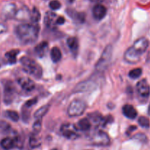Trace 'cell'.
<instances>
[{"label": "cell", "instance_id": "27", "mask_svg": "<svg viewBox=\"0 0 150 150\" xmlns=\"http://www.w3.org/2000/svg\"><path fill=\"white\" fill-rule=\"evenodd\" d=\"M36 135L38 134H32V136H30V139H29V145L32 148H37L38 146H40L41 142L39 139L37 138Z\"/></svg>", "mask_w": 150, "mask_h": 150}, {"label": "cell", "instance_id": "11", "mask_svg": "<svg viewBox=\"0 0 150 150\" xmlns=\"http://www.w3.org/2000/svg\"><path fill=\"white\" fill-rule=\"evenodd\" d=\"M124 59L129 64H136L141 59V55L138 54L133 47H130L124 54Z\"/></svg>", "mask_w": 150, "mask_h": 150}, {"label": "cell", "instance_id": "32", "mask_svg": "<svg viewBox=\"0 0 150 150\" xmlns=\"http://www.w3.org/2000/svg\"><path fill=\"white\" fill-rule=\"evenodd\" d=\"M133 139H135L136 141H139V142L143 144L147 143L148 142L147 136L145 134H144V133H137V134L133 136Z\"/></svg>", "mask_w": 150, "mask_h": 150}, {"label": "cell", "instance_id": "34", "mask_svg": "<svg viewBox=\"0 0 150 150\" xmlns=\"http://www.w3.org/2000/svg\"><path fill=\"white\" fill-rule=\"evenodd\" d=\"M41 128H42V120H36L33 124V131L35 134L39 133Z\"/></svg>", "mask_w": 150, "mask_h": 150}, {"label": "cell", "instance_id": "22", "mask_svg": "<svg viewBox=\"0 0 150 150\" xmlns=\"http://www.w3.org/2000/svg\"><path fill=\"white\" fill-rule=\"evenodd\" d=\"M69 16L73 18V20L76 22H79L80 23H84L86 20V15L83 13H78V12L74 11V10H70V12L67 11Z\"/></svg>", "mask_w": 150, "mask_h": 150}, {"label": "cell", "instance_id": "25", "mask_svg": "<svg viewBox=\"0 0 150 150\" xmlns=\"http://www.w3.org/2000/svg\"><path fill=\"white\" fill-rule=\"evenodd\" d=\"M79 128H80L82 131H87V130H90L91 123L87 118H83L81 119V120H79Z\"/></svg>", "mask_w": 150, "mask_h": 150}, {"label": "cell", "instance_id": "13", "mask_svg": "<svg viewBox=\"0 0 150 150\" xmlns=\"http://www.w3.org/2000/svg\"><path fill=\"white\" fill-rule=\"evenodd\" d=\"M18 83L25 92H30L35 88V83L32 79L28 77H22L18 80Z\"/></svg>", "mask_w": 150, "mask_h": 150}, {"label": "cell", "instance_id": "42", "mask_svg": "<svg viewBox=\"0 0 150 150\" xmlns=\"http://www.w3.org/2000/svg\"><path fill=\"white\" fill-rule=\"evenodd\" d=\"M90 1H92V2L97 3V4H100V3L102 2V1H103V0H90Z\"/></svg>", "mask_w": 150, "mask_h": 150}, {"label": "cell", "instance_id": "17", "mask_svg": "<svg viewBox=\"0 0 150 150\" xmlns=\"http://www.w3.org/2000/svg\"><path fill=\"white\" fill-rule=\"evenodd\" d=\"M67 45L72 54L76 57L79 48V42L78 38L76 37H70L67 40Z\"/></svg>", "mask_w": 150, "mask_h": 150}, {"label": "cell", "instance_id": "4", "mask_svg": "<svg viewBox=\"0 0 150 150\" xmlns=\"http://www.w3.org/2000/svg\"><path fill=\"white\" fill-rule=\"evenodd\" d=\"M86 108V104L83 100L75 99L72 101L67 108V114L70 117H79L84 113Z\"/></svg>", "mask_w": 150, "mask_h": 150}, {"label": "cell", "instance_id": "20", "mask_svg": "<svg viewBox=\"0 0 150 150\" xmlns=\"http://www.w3.org/2000/svg\"><path fill=\"white\" fill-rule=\"evenodd\" d=\"M0 145L4 150H10L16 146V142L15 138L6 137L0 142Z\"/></svg>", "mask_w": 150, "mask_h": 150}, {"label": "cell", "instance_id": "37", "mask_svg": "<svg viewBox=\"0 0 150 150\" xmlns=\"http://www.w3.org/2000/svg\"><path fill=\"white\" fill-rule=\"evenodd\" d=\"M37 103H38V98H33V99L29 100H28L27 102L25 103V104L23 106L26 107V108H31L34 105H35Z\"/></svg>", "mask_w": 150, "mask_h": 150}, {"label": "cell", "instance_id": "45", "mask_svg": "<svg viewBox=\"0 0 150 150\" xmlns=\"http://www.w3.org/2000/svg\"><path fill=\"white\" fill-rule=\"evenodd\" d=\"M75 0H69V1H70V2H73Z\"/></svg>", "mask_w": 150, "mask_h": 150}, {"label": "cell", "instance_id": "21", "mask_svg": "<svg viewBox=\"0 0 150 150\" xmlns=\"http://www.w3.org/2000/svg\"><path fill=\"white\" fill-rule=\"evenodd\" d=\"M20 51L18 49H13L8 51L5 54V58L7 62L10 64H14L17 61V56L19 54Z\"/></svg>", "mask_w": 150, "mask_h": 150}, {"label": "cell", "instance_id": "24", "mask_svg": "<svg viewBox=\"0 0 150 150\" xmlns=\"http://www.w3.org/2000/svg\"><path fill=\"white\" fill-rule=\"evenodd\" d=\"M49 108L50 105H45L43 106L40 107V108H38L36 111V112L35 113V115H34L35 120H42V117L48 113Z\"/></svg>", "mask_w": 150, "mask_h": 150}, {"label": "cell", "instance_id": "10", "mask_svg": "<svg viewBox=\"0 0 150 150\" xmlns=\"http://www.w3.org/2000/svg\"><path fill=\"white\" fill-rule=\"evenodd\" d=\"M98 86V83L93 79H89L87 81H84L79 84L74 88L73 92L76 93H79V92H88V91L92 90V89H95Z\"/></svg>", "mask_w": 150, "mask_h": 150}, {"label": "cell", "instance_id": "12", "mask_svg": "<svg viewBox=\"0 0 150 150\" xmlns=\"http://www.w3.org/2000/svg\"><path fill=\"white\" fill-rule=\"evenodd\" d=\"M148 46H149V41H148V40L146 39V38H139V39H138L137 40L133 43V45H132L133 49H134L138 54H140L141 56H142L144 53L146 52V51L148 48Z\"/></svg>", "mask_w": 150, "mask_h": 150}, {"label": "cell", "instance_id": "40", "mask_svg": "<svg viewBox=\"0 0 150 150\" xmlns=\"http://www.w3.org/2000/svg\"><path fill=\"white\" fill-rule=\"evenodd\" d=\"M64 21H65V19L63 17H62V16H59L58 19H57V25H62L64 23Z\"/></svg>", "mask_w": 150, "mask_h": 150}, {"label": "cell", "instance_id": "31", "mask_svg": "<svg viewBox=\"0 0 150 150\" xmlns=\"http://www.w3.org/2000/svg\"><path fill=\"white\" fill-rule=\"evenodd\" d=\"M29 110H30V108H28L25 106L22 108V120L24 122H27L30 119V111Z\"/></svg>", "mask_w": 150, "mask_h": 150}, {"label": "cell", "instance_id": "8", "mask_svg": "<svg viewBox=\"0 0 150 150\" xmlns=\"http://www.w3.org/2000/svg\"><path fill=\"white\" fill-rule=\"evenodd\" d=\"M136 90L141 99L147 100L150 96V86L146 79H142L136 84Z\"/></svg>", "mask_w": 150, "mask_h": 150}, {"label": "cell", "instance_id": "6", "mask_svg": "<svg viewBox=\"0 0 150 150\" xmlns=\"http://www.w3.org/2000/svg\"><path fill=\"white\" fill-rule=\"evenodd\" d=\"M62 134L66 139L69 140H75L79 137V130L76 126L70 123H65L62 125L60 128Z\"/></svg>", "mask_w": 150, "mask_h": 150}, {"label": "cell", "instance_id": "39", "mask_svg": "<svg viewBox=\"0 0 150 150\" xmlns=\"http://www.w3.org/2000/svg\"><path fill=\"white\" fill-rule=\"evenodd\" d=\"M113 118H112V116H108L105 119L103 120V126H105L108 123H111L112 122Z\"/></svg>", "mask_w": 150, "mask_h": 150}, {"label": "cell", "instance_id": "18", "mask_svg": "<svg viewBox=\"0 0 150 150\" xmlns=\"http://www.w3.org/2000/svg\"><path fill=\"white\" fill-rule=\"evenodd\" d=\"M48 48V42L46 41H42L35 46V54L40 58H42L45 57Z\"/></svg>", "mask_w": 150, "mask_h": 150}, {"label": "cell", "instance_id": "1", "mask_svg": "<svg viewBox=\"0 0 150 150\" xmlns=\"http://www.w3.org/2000/svg\"><path fill=\"white\" fill-rule=\"evenodd\" d=\"M40 32L38 23H21L16 28V34L18 39L25 44H30L36 41Z\"/></svg>", "mask_w": 150, "mask_h": 150}, {"label": "cell", "instance_id": "15", "mask_svg": "<svg viewBox=\"0 0 150 150\" xmlns=\"http://www.w3.org/2000/svg\"><path fill=\"white\" fill-rule=\"evenodd\" d=\"M107 13V9L105 6L100 4H98L95 5L92 9V15L94 18L98 21H100L105 18Z\"/></svg>", "mask_w": 150, "mask_h": 150}, {"label": "cell", "instance_id": "7", "mask_svg": "<svg viewBox=\"0 0 150 150\" xmlns=\"http://www.w3.org/2000/svg\"><path fill=\"white\" fill-rule=\"evenodd\" d=\"M16 94V89L12 81H7L4 86V103L7 105L12 103Z\"/></svg>", "mask_w": 150, "mask_h": 150}, {"label": "cell", "instance_id": "9", "mask_svg": "<svg viewBox=\"0 0 150 150\" xmlns=\"http://www.w3.org/2000/svg\"><path fill=\"white\" fill-rule=\"evenodd\" d=\"M17 10V7L14 3H8L1 9V18L4 21L13 18L16 16Z\"/></svg>", "mask_w": 150, "mask_h": 150}, {"label": "cell", "instance_id": "5", "mask_svg": "<svg viewBox=\"0 0 150 150\" xmlns=\"http://www.w3.org/2000/svg\"><path fill=\"white\" fill-rule=\"evenodd\" d=\"M90 141L92 145L97 146H107L111 144V139L108 135L103 130H99L95 133Z\"/></svg>", "mask_w": 150, "mask_h": 150}, {"label": "cell", "instance_id": "29", "mask_svg": "<svg viewBox=\"0 0 150 150\" xmlns=\"http://www.w3.org/2000/svg\"><path fill=\"white\" fill-rule=\"evenodd\" d=\"M142 68H135L130 70L128 73V76L132 79H137L142 76Z\"/></svg>", "mask_w": 150, "mask_h": 150}, {"label": "cell", "instance_id": "16", "mask_svg": "<svg viewBox=\"0 0 150 150\" xmlns=\"http://www.w3.org/2000/svg\"><path fill=\"white\" fill-rule=\"evenodd\" d=\"M31 17V12L27 7L23 6L19 8L16 12V16L14 18H16L19 21H26L28 19H30Z\"/></svg>", "mask_w": 150, "mask_h": 150}, {"label": "cell", "instance_id": "44", "mask_svg": "<svg viewBox=\"0 0 150 150\" xmlns=\"http://www.w3.org/2000/svg\"><path fill=\"white\" fill-rule=\"evenodd\" d=\"M148 114L150 116V104L149 105V108H148Z\"/></svg>", "mask_w": 150, "mask_h": 150}, {"label": "cell", "instance_id": "38", "mask_svg": "<svg viewBox=\"0 0 150 150\" xmlns=\"http://www.w3.org/2000/svg\"><path fill=\"white\" fill-rule=\"evenodd\" d=\"M7 31V26L5 23L0 22V35L5 33Z\"/></svg>", "mask_w": 150, "mask_h": 150}, {"label": "cell", "instance_id": "43", "mask_svg": "<svg viewBox=\"0 0 150 150\" xmlns=\"http://www.w3.org/2000/svg\"><path fill=\"white\" fill-rule=\"evenodd\" d=\"M3 64H4V62H3L2 59H1V57H0V68H1V66L3 65Z\"/></svg>", "mask_w": 150, "mask_h": 150}, {"label": "cell", "instance_id": "3", "mask_svg": "<svg viewBox=\"0 0 150 150\" xmlns=\"http://www.w3.org/2000/svg\"><path fill=\"white\" fill-rule=\"evenodd\" d=\"M113 54V48L111 45H108L105 47L101 55L100 58L95 64V69L99 72H103L109 65L110 62L111 60Z\"/></svg>", "mask_w": 150, "mask_h": 150}, {"label": "cell", "instance_id": "2", "mask_svg": "<svg viewBox=\"0 0 150 150\" xmlns=\"http://www.w3.org/2000/svg\"><path fill=\"white\" fill-rule=\"evenodd\" d=\"M20 62L23 67V71L26 72L27 74L31 75L37 79H40L42 78V67L33 59H31L27 57H23L20 59Z\"/></svg>", "mask_w": 150, "mask_h": 150}, {"label": "cell", "instance_id": "46", "mask_svg": "<svg viewBox=\"0 0 150 150\" xmlns=\"http://www.w3.org/2000/svg\"><path fill=\"white\" fill-rule=\"evenodd\" d=\"M52 150H58V149H53Z\"/></svg>", "mask_w": 150, "mask_h": 150}, {"label": "cell", "instance_id": "26", "mask_svg": "<svg viewBox=\"0 0 150 150\" xmlns=\"http://www.w3.org/2000/svg\"><path fill=\"white\" fill-rule=\"evenodd\" d=\"M40 13L39 10L37 7H33L32 10L31 11L30 20L32 23H38V21L40 20Z\"/></svg>", "mask_w": 150, "mask_h": 150}, {"label": "cell", "instance_id": "41", "mask_svg": "<svg viewBox=\"0 0 150 150\" xmlns=\"http://www.w3.org/2000/svg\"><path fill=\"white\" fill-rule=\"evenodd\" d=\"M135 130H136V126H133V125L130 126V127H129V128H128V130H127V134L130 135V133H131V132H133V131H134Z\"/></svg>", "mask_w": 150, "mask_h": 150}, {"label": "cell", "instance_id": "35", "mask_svg": "<svg viewBox=\"0 0 150 150\" xmlns=\"http://www.w3.org/2000/svg\"><path fill=\"white\" fill-rule=\"evenodd\" d=\"M61 6H62L61 3H60L59 1H57V0H53V1H50L49 3L50 8H51L52 10H59V9H60Z\"/></svg>", "mask_w": 150, "mask_h": 150}, {"label": "cell", "instance_id": "30", "mask_svg": "<svg viewBox=\"0 0 150 150\" xmlns=\"http://www.w3.org/2000/svg\"><path fill=\"white\" fill-rule=\"evenodd\" d=\"M138 122H139V125L142 127H144V128H149L150 127V122L149 120L146 117H140L138 120Z\"/></svg>", "mask_w": 150, "mask_h": 150}, {"label": "cell", "instance_id": "28", "mask_svg": "<svg viewBox=\"0 0 150 150\" xmlns=\"http://www.w3.org/2000/svg\"><path fill=\"white\" fill-rule=\"evenodd\" d=\"M5 114L7 118H9L13 122H17L19 120V115L16 111L8 110V111H6Z\"/></svg>", "mask_w": 150, "mask_h": 150}, {"label": "cell", "instance_id": "36", "mask_svg": "<svg viewBox=\"0 0 150 150\" xmlns=\"http://www.w3.org/2000/svg\"><path fill=\"white\" fill-rule=\"evenodd\" d=\"M10 130V125L4 121H0V131L5 132L9 131Z\"/></svg>", "mask_w": 150, "mask_h": 150}, {"label": "cell", "instance_id": "23", "mask_svg": "<svg viewBox=\"0 0 150 150\" xmlns=\"http://www.w3.org/2000/svg\"><path fill=\"white\" fill-rule=\"evenodd\" d=\"M62 57V52L61 50L58 48V47L55 46L51 49V60L53 61V62L57 63L58 62H59L61 60Z\"/></svg>", "mask_w": 150, "mask_h": 150}, {"label": "cell", "instance_id": "19", "mask_svg": "<svg viewBox=\"0 0 150 150\" xmlns=\"http://www.w3.org/2000/svg\"><path fill=\"white\" fill-rule=\"evenodd\" d=\"M122 113L124 116L130 120H134L138 115L136 108L130 104H126L122 107Z\"/></svg>", "mask_w": 150, "mask_h": 150}, {"label": "cell", "instance_id": "33", "mask_svg": "<svg viewBox=\"0 0 150 150\" xmlns=\"http://www.w3.org/2000/svg\"><path fill=\"white\" fill-rule=\"evenodd\" d=\"M89 118L92 120L93 122L96 123H100L103 121V117L102 116L100 115V114L98 112H95V113H92L89 115Z\"/></svg>", "mask_w": 150, "mask_h": 150}, {"label": "cell", "instance_id": "14", "mask_svg": "<svg viewBox=\"0 0 150 150\" xmlns=\"http://www.w3.org/2000/svg\"><path fill=\"white\" fill-rule=\"evenodd\" d=\"M59 16H57V14L53 12L48 11L45 13V19H44V23H45V26L48 28V29H55L56 26L57 25V19H58Z\"/></svg>", "mask_w": 150, "mask_h": 150}]
</instances>
